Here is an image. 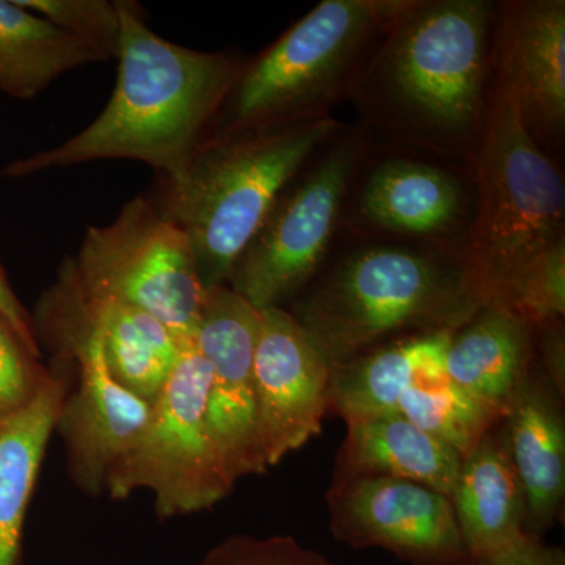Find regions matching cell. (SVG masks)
I'll return each instance as SVG.
<instances>
[{"label": "cell", "instance_id": "8fae6325", "mask_svg": "<svg viewBox=\"0 0 565 565\" xmlns=\"http://www.w3.org/2000/svg\"><path fill=\"white\" fill-rule=\"evenodd\" d=\"M259 310L230 286L206 289L192 343L210 366L207 418L234 481L266 473L256 419Z\"/></svg>", "mask_w": 565, "mask_h": 565}, {"label": "cell", "instance_id": "d6986e66", "mask_svg": "<svg viewBox=\"0 0 565 565\" xmlns=\"http://www.w3.org/2000/svg\"><path fill=\"white\" fill-rule=\"evenodd\" d=\"M63 294L98 337L115 381L152 404L191 338L180 337L158 318L132 305L84 296L68 274L63 278Z\"/></svg>", "mask_w": 565, "mask_h": 565}, {"label": "cell", "instance_id": "44dd1931", "mask_svg": "<svg viewBox=\"0 0 565 565\" xmlns=\"http://www.w3.org/2000/svg\"><path fill=\"white\" fill-rule=\"evenodd\" d=\"M462 457L403 415L348 423L332 481L382 476L418 482L451 500Z\"/></svg>", "mask_w": 565, "mask_h": 565}, {"label": "cell", "instance_id": "cb8c5ba5", "mask_svg": "<svg viewBox=\"0 0 565 565\" xmlns=\"http://www.w3.org/2000/svg\"><path fill=\"white\" fill-rule=\"evenodd\" d=\"M397 414L463 457L503 415L446 377L445 371L419 377L405 392Z\"/></svg>", "mask_w": 565, "mask_h": 565}, {"label": "cell", "instance_id": "ba28073f", "mask_svg": "<svg viewBox=\"0 0 565 565\" xmlns=\"http://www.w3.org/2000/svg\"><path fill=\"white\" fill-rule=\"evenodd\" d=\"M66 274L84 296L132 305L182 338H192L206 294L188 234L145 196L88 228Z\"/></svg>", "mask_w": 565, "mask_h": 565}, {"label": "cell", "instance_id": "9c48e42d", "mask_svg": "<svg viewBox=\"0 0 565 565\" xmlns=\"http://www.w3.org/2000/svg\"><path fill=\"white\" fill-rule=\"evenodd\" d=\"M363 150L362 132H341L310 172L281 193L226 286L259 311L303 289L326 256Z\"/></svg>", "mask_w": 565, "mask_h": 565}, {"label": "cell", "instance_id": "4316f807", "mask_svg": "<svg viewBox=\"0 0 565 565\" xmlns=\"http://www.w3.org/2000/svg\"><path fill=\"white\" fill-rule=\"evenodd\" d=\"M39 356L29 351L9 322L0 316V423L28 408L46 382Z\"/></svg>", "mask_w": 565, "mask_h": 565}, {"label": "cell", "instance_id": "7a4b0ae2", "mask_svg": "<svg viewBox=\"0 0 565 565\" xmlns=\"http://www.w3.org/2000/svg\"><path fill=\"white\" fill-rule=\"evenodd\" d=\"M492 24L486 0H408L353 81L360 107L427 150L479 145Z\"/></svg>", "mask_w": 565, "mask_h": 565}, {"label": "cell", "instance_id": "1f68e13d", "mask_svg": "<svg viewBox=\"0 0 565 565\" xmlns=\"http://www.w3.org/2000/svg\"><path fill=\"white\" fill-rule=\"evenodd\" d=\"M330 565H334V564L330 563Z\"/></svg>", "mask_w": 565, "mask_h": 565}, {"label": "cell", "instance_id": "ffe728a7", "mask_svg": "<svg viewBox=\"0 0 565 565\" xmlns=\"http://www.w3.org/2000/svg\"><path fill=\"white\" fill-rule=\"evenodd\" d=\"M451 333L407 334L334 364L329 412L345 424L397 414L399 401L419 377L445 371Z\"/></svg>", "mask_w": 565, "mask_h": 565}, {"label": "cell", "instance_id": "8992f818", "mask_svg": "<svg viewBox=\"0 0 565 565\" xmlns=\"http://www.w3.org/2000/svg\"><path fill=\"white\" fill-rule=\"evenodd\" d=\"M478 150V206L465 253L492 300H501L534 256L564 239L565 185L501 81Z\"/></svg>", "mask_w": 565, "mask_h": 565}, {"label": "cell", "instance_id": "7402d4cb", "mask_svg": "<svg viewBox=\"0 0 565 565\" xmlns=\"http://www.w3.org/2000/svg\"><path fill=\"white\" fill-rule=\"evenodd\" d=\"M66 384L47 375L28 408L0 423V565H22V534Z\"/></svg>", "mask_w": 565, "mask_h": 565}, {"label": "cell", "instance_id": "4fadbf2b", "mask_svg": "<svg viewBox=\"0 0 565 565\" xmlns=\"http://www.w3.org/2000/svg\"><path fill=\"white\" fill-rule=\"evenodd\" d=\"M68 308L65 345L79 363V382L63 401L55 429L65 441L73 481L84 492L99 494L111 467L147 426L151 404L115 381L98 337L70 300Z\"/></svg>", "mask_w": 565, "mask_h": 565}, {"label": "cell", "instance_id": "3957f363", "mask_svg": "<svg viewBox=\"0 0 565 565\" xmlns=\"http://www.w3.org/2000/svg\"><path fill=\"white\" fill-rule=\"evenodd\" d=\"M492 302L465 247L356 248L294 303L330 366L407 334L456 332Z\"/></svg>", "mask_w": 565, "mask_h": 565}, {"label": "cell", "instance_id": "30bf717a", "mask_svg": "<svg viewBox=\"0 0 565 565\" xmlns=\"http://www.w3.org/2000/svg\"><path fill=\"white\" fill-rule=\"evenodd\" d=\"M330 531L355 550L381 548L411 565H468L455 505L446 494L405 479L363 476L332 481Z\"/></svg>", "mask_w": 565, "mask_h": 565}, {"label": "cell", "instance_id": "f546056e", "mask_svg": "<svg viewBox=\"0 0 565 565\" xmlns=\"http://www.w3.org/2000/svg\"><path fill=\"white\" fill-rule=\"evenodd\" d=\"M0 316L10 323L11 329L21 338L22 343L28 345L29 351L40 355L31 319H29L20 300H18L17 294L10 288L2 270H0Z\"/></svg>", "mask_w": 565, "mask_h": 565}, {"label": "cell", "instance_id": "9a60e30c", "mask_svg": "<svg viewBox=\"0 0 565 565\" xmlns=\"http://www.w3.org/2000/svg\"><path fill=\"white\" fill-rule=\"evenodd\" d=\"M356 211L364 225L394 236L444 247H460L457 239H467L468 196L462 181L430 163L382 162L364 182Z\"/></svg>", "mask_w": 565, "mask_h": 565}, {"label": "cell", "instance_id": "e0dca14e", "mask_svg": "<svg viewBox=\"0 0 565 565\" xmlns=\"http://www.w3.org/2000/svg\"><path fill=\"white\" fill-rule=\"evenodd\" d=\"M451 501L470 561L525 541V494L503 419L462 457Z\"/></svg>", "mask_w": 565, "mask_h": 565}, {"label": "cell", "instance_id": "277c9868", "mask_svg": "<svg viewBox=\"0 0 565 565\" xmlns=\"http://www.w3.org/2000/svg\"><path fill=\"white\" fill-rule=\"evenodd\" d=\"M333 118H311L203 140L159 206L191 241L204 288L228 285L239 259L281 193L341 134Z\"/></svg>", "mask_w": 565, "mask_h": 565}, {"label": "cell", "instance_id": "d4e9b609", "mask_svg": "<svg viewBox=\"0 0 565 565\" xmlns=\"http://www.w3.org/2000/svg\"><path fill=\"white\" fill-rule=\"evenodd\" d=\"M500 302L533 327L564 319L565 237L534 256L515 275Z\"/></svg>", "mask_w": 565, "mask_h": 565}, {"label": "cell", "instance_id": "4dcf8cb0", "mask_svg": "<svg viewBox=\"0 0 565 565\" xmlns=\"http://www.w3.org/2000/svg\"><path fill=\"white\" fill-rule=\"evenodd\" d=\"M544 539L527 534L525 541L504 552L471 559L468 565H542Z\"/></svg>", "mask_w": 565, "mask_h": 565}, {"label": "cell", "instance_id": "f1b7e54d", "mask_svg": "<svg viewBox=\"0 0 565 565\" xmlns=\"http://www.w3.org/2000/svg\"><path fill=\"white\" fill-rule=\"evenodd\" d=\"M534 356L541 373L565 396V333L563 319L534 327Z\"/></svg>", "mask_w": 565, "mask_h": 565}, {"label": "cell", "instance_id": "5b68a950", "mask_svg": "<svg viewBox=\"0 0 565 565\" xmlns=\"http://www.w3.org/2000/svg\"><path fill=\"white\" fill-rule=\"evenodd\" d=\"M408 0H323L241 71L214 136L323 117Z\"/></svg>", "mask_w": 565, "mask_h": 565}, {"label": "cell", "instance_id": "52a82bcc", "mask_svg": "<svg viewBox=\"0 0 565 565\" xmlns=\"http://www.w3.org/2000/svg\"><path fill=\"white\" fill-rule=\"evenodd\" d=\"M210 366L191 340L151 404L150 419L107 476L114 500L154 494L161 519L214 508L236 486L207 418Z\"/></svg>", "mask_w": 565, "mask_h": 565}, {"label": "cell", "instance_id": "7c38bea8", "mask_svg": "<svg viewBox=\"0 0 565 565\" xmlns=\"http://www.w3.org/2000/svg\"><path fill=\"white\" fill-rule=\"evenodd\" d=\"M253 374L259 445L267 470L321 434L332 366L291 311H259Z\"/></svg>", "mask_w": 565, "mask_h": 565}, {"label": "cell", "instance_id": "603a6c76", "mask_svg": "<svg viewBox=\"0 0 565 565\" xmlns=\"http://www.w3.org/2000/svg\"><path fill=\"white\" fill-rule=\"evenodd\" d=\"M107 58L88 41L62 31L14 0H0V92L32 99L62 74Z\"/></svg>", "mask_w": 565, "mask_h": 565}, {"label": "cell", "instance_id": "83f0119b", "mask_svg": "<svg viewBox=\"0 0 565 565\" xmlns=\"http://www.w3.org/2000/svg\"><path fill=\"white\" fill-rule=\"evenodd\" d=\"M200 565H330L329 561L291 535L234 534L211 548Z\"/></svg>", "mask_w": 565, "mask_h": 565}, {"label": "cell", "instance_id": "5bb4252c", "mask_svg": "<svg viewBox=\"0 0 565 565\" xmlns=\"http://www.w3.org/2000/svg\"><path fill=\"white\" fill-rule=\"evenodd\" d=\"M498 81L511 90L541 147L565 131V2H505L498 24Z\"/></svg>", "mask_w": 565, "mask_h": 565}, {"label": "cell", "instance_id": "ac0fdd59", "mask_svg": "<svg viewBox=\"0 0 565 565\" xmlns=\"http://www.w3.org/2000/svg\"><path fill=\"white\" fill-rule=\"evenodd\" d=\"M534 364V327L500 300L452 332L445 353L446 377L503 416Z\"/></svg>", "mask_w": 565, "mask_h": 565}, {"label": "cell", "instance_id": "484cf974", "mask_svg": "<svg viewBox=\"0 0 565 565\" xmlns=\"http://www.w3.org/2000/svg\"><path fill=\"white\" fill-rule=\"evenodd\" d=\"M62 31L88 41L107 57H117L120 18L115 2L106 0H14Z\"/></svg>", "mask_w": 565, "mask_h": 565}, {"label": "cell", "instance_id": "6da1fadb", "mask_svg": "<svg viewBox=\"0 0 565 565\" xmlns=\"http://www.w3.org/2000/svg\"><path fill=\"white\" fill-rule=\"evenodd\" d=\"M120 18L118 79L109 104L84 131L65 143L20 159L11 177L103 161L148 163L177 177L204 140L239 77V63L189 50L148 28L132 2H115Z\"/></svg>", "mask_w": 565, "mask_h": 565}, {"label": "cell", "instance_id": "2e32d148", "mask_svg": "<svg viewBox=\"0 0 565 565\" xmlns=\"http://www.w3.org/2000/svg\"><path fill=\"white\" fill-rule=\"evenodd\" d=\"M503 426L526 504V533L544 539L565 498L564 397L534 364L504 412Z\"/></svg>", "mask_w": 565, "mask_h": 565}]
</instances>
